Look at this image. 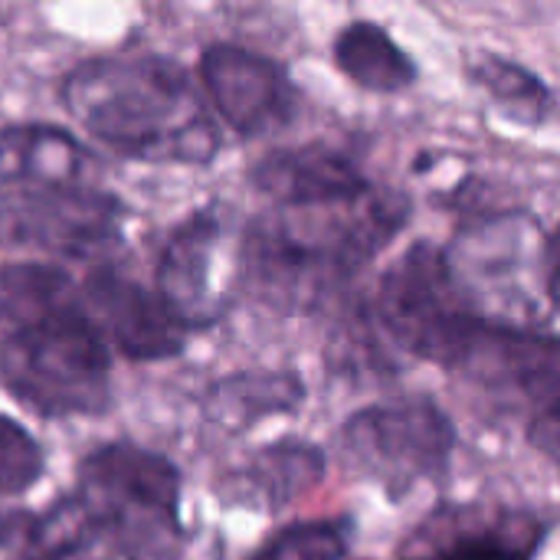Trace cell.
Segmentation results:
<instances>
[{"instance_id": "13", "label": "cell", "mask_w": 560, "mask_h": 560, "mask_svg": "<svg viewBox=\"0 0 560 560\" xmlns=\"http://www.w3.org/2000/svg\"><path fill=\"white\" fill-rule=\"evenodd\" d=\"M253 184L285 210L348 203L374 187L354 167L351 158L325 144H305L269 154L253 167Z\"/></svg>"}, {"instance_id": "1", "label": "cell", "mask_w": 560, "mask_h": 560, "mask_svg": "<svg viewBox=\"0 0 560 560\" xmlns=\"http://www.w3.org/2000/svg\"><path fill=\"white\" fill-rule=\"evenodd\" d=\"M69 115L105 148L151 164H207L220 148L190 75L164 56H105L62 82Z\"/></svg>"}, {"instance_id": "7", "label": "cell", "mask_w": 560, "mask_h": 560, "mask_svg": "<svg viewBox=\"0 0 560 560\" xmlns=\"http://www.w3.org/2000/svg\"><path fill=\"white\" fill-rule=\"evenodd\" d=\"M79 495L98 512L105 528L128 515H144L174 532L180 512V472L158 453L131 443H108L85 456Z\"/></svg>"}, {"instance_id": "10", "label": "cell", "mask_w": 560, "mask_h": 560, "mask_svg": "<svg viewBox=\"0 0 560 560\" xmlns=\"http://www.w3.org/2000/svg\"><path fill=\"white\" fill-rule=\"evenodd\" d=\"M456 371H466L476 384L489 390L528 404H560L558 335H541L525 325L486 322Z\"/></svg>"}, {"instance_id": "15", "label": "cell", "mask_w": 560, "mask_h": 560, "mask_svg": "<svg viewBox=\"0 0 560 560\" xmlns=\"http://www.w3.org/2000/svg\"><path fill=\"white\" fill-rule=\"evenodd\" d=\"M325 476V459L308 443H276L256 453L230 476V495L240 505L279 512L302 499Z\"/></svg>"}, {"instance_id": "16", "label": "cell", "mask_w": 560, "mask_h": 560, "mask_svg": "<svg viewBox=\"0 0 560 560\" xmlns=\"http://www.w3.org/2000/svg\"><path fill=\"white\" fill-rule=\"evenodd\" d=\"M338 69L368 92H404L417 79V66L410 56L387 36L384 26L354 20L335 39Z\"/></svg>"}, {"instance_id": "22", "label": "cell", "mask_w": 560, "mask_h": 560, "mask_svg": "<svg viewBox=\"0 0 560 560\" xmlns=\"http://www.w3.org/2000/svg\"><path fill=\"white\" fill-rule=\"evenodd\" d=\"M43 476L39 443L13 420L0 417V499L26 492Z\"/></svg>"}, {"instance_id": "20", "label": "cell", "mask_w": 560, "mask_h": 560, "mask_svg": "<svg viewBox=\"0 0 560 560\" xmlns=\"http://www.w3.org/2000/svg\"><path fill=\"white\" fill-rule=\"evenodd\" d=\"M102 528L105 522L98 518V512L75 492L62 499L59 505H52L30 528V548L43 560L69 558V555H79L89 541H95Z\"/></svg>"}, {"instance_id": "17", "label": "cell", "mask_w": 560, "mask_h": 560, "mask_svg": "<svg viewBox=\"0 0 560 560\" xmlns=\"http://www.w3.org/2000/svg\"><path fill=\"white\" fill-rule=\"evenodd\" d=\"M69 305H75V285L66 269L49 262H10L0 269V325L7 331Z\"/></svg>"}, {"instance_id": "21", "label": "cell", "mask_w": 560, "mask_h": 560, "mask_svg": "<svg viewBox=\"0 0 560 560\" xmlns=\"http://www.w3.org/2000/svg\"><path fill=\"white\" fill-rule=\"evenodd\" d=\"M535 525H489L479 532H466L453 541V548L440 560H532L535 558Z\"/></svg>"}, {"instance_id": "14", "label": "cell", "mask_w": 560, "mask_h": 560, "mask_svg": "<svg viewBox=\"0 0 560 560\" xmlns=\"http://www.w3.org/2000/svg\"><path fill=\"white\" fill-rule=\"evenodd\" d=\"M89 167V151L62 128L13 125L0 131V187H75Z\"/></svg>"}, {"instance_id": "9", "label": "cell", "mask_w": 560, "mask_h": 560, "mask_svg": "<svg viewBox=\"0 0 560 560\" xmlns=\"http://www.w3.org/2000/svg\"><path fill=\"white\" fill-rule=\"evenodd\" d=\"M200 79L223 121L243 138L279 131L295 118L299 95L285 69L253 49L210 46L200 59Z\"/></svg>"}, {"instance_id": "24", "label": "cell", "mask_w": 560, "mask_h": 560, "mask_svg": "<svg viewBox=\"0 0 560 560\" xmlns=\"http://www.w3.org/2000/svg\"><path fill=\"white\" fill-rule=\"evenodd\" d=\"M528 440H532V446L560 472V404L545 407L535 417V423L528 430Z\"/></svg>"}, {"instance_id": "19", "label": "cell", "mask_w": 560, "mask_h": 560, "mask_svg": "<svg viewBox=\"0 0 560 560\" xmlns=\"http://www.w3.org/2000/svg\"><path fill=\"white\" fill-rule=\"evenodd\" d=\"M469 75L479 89H486L515 121L522 125H538L545 121L548 108H551V92L548 85L528 72L525 66L512 62V59H502V56H492V52H482L472 66H469Z\"/></svg>"}, {"instance_id": "18", "label": "cell", "mask_w": 560, "mask_h": 560, "mask_svg": "<svg viewBox=\"0 0 560 560\" xmlns=\"http://www.w3.org/2000/svg\"><path fill=\"white\" fill-rule=\"evenodd\" d=\"M302 400V384L292 374H236L220 381L207 397V417L240 433L266 413L292 410Z\"/></svg>"}, {"instance_id": "25", "label": "cell", "mask_w": 560, "mask_h": 560, "mask_svg": "<svg viewBox=\"0 0 560 560\" xmlns=\"http://www.w3.org/2000/svg\"><path fill=\"white\" fill-rule=\"evenodd\" d=\"M545 295L551 302V308L560 312V230L558 236L548 246V266H545Z\"/></svg>"}, {"instance_id": "23", "label": "cell", "mask_w": 560, "mask_h": 560, "mask_svg": "<svg viewBox=\"0 0 560 560\" xmlns=\"http://www.w3.org/2000/svg\"><path fill=\"white\" fill-rule=\"evenodd\" d=\"M345 532L328 522L292 525L279 532L256 560H341L345 558Z\"/></svg>"}, {"instance_id": "11", "label": "cell", "mask_w": 560, "mask_h": 560, "mask_svg": "<svg viewBox=\"0 0 560 560\" xmlns=\"http://www.w3.org/2000/svg\"><path fill=\"white\" fill-rule=\"evenodd\" d=\"M89 318L125 358L131 361H164L184 351L187 328L158 295V289H141L121 272L102 266L85 279Z\"/></svg>"}, {"instance_id": "12", "label": "cell", "mask_w": 560, "mask_h": 560, "mask_svg": "<svg viewBox=\"0 0 560 560\" xmlns=\"http://www.w3.org/2000/svg\"><path fill=\"white\" fill-rule=\"evenodd\" d=\"M0 210V220L13 240L39 243L59 253L102 249L118 236L121 226V207L112 197L79 187L26 194Z\"/></svg>"}, {"instance_id": "6", "label": "cell", "mask_w": 560, "mask_h": 560, "mask_svg": "<svg viewBox=\"0 0 560 560\" xmlns=\"http://www.w3.org/2000/svg\"><path fill=\"white\" fill-rule=\"evenodd\" d=\"M535 236L538 226L525 217H499L476 223L450 249H443L459 292L479 318H486L489 305L502 315L528 305L535 262H541Z\"/></svg>"}, {"instance_id": "5", "label": "cell", "mask_w": 560, "mask_h": 560, "mask_svg": "<svg viewBox=\"0 0 560 560\" xmlns=\"http://www.w3.org/2000/svg\"><path fill=\"white\" fill-rule=\"evenodd\" d=\"M453 443L450 420L427 400L374 404L354 413L341 433L345 459L394 495L443 472Z\"/></svg>"}, {"instance_id": "8", "label": "cell", "mask_w": 560, "mask_h": 560, "mask_svg": "<svg viewBox=\"0 0 560 560\" xmlns=\"http://www.w3.org/2000/svg\"><path fill=\"white\" fill-rule=\"evenodd\" d=\"M230 230L217 210H200L174 230L158 262V295L184 328L217 322L230 302L226 289Z\"/></svg>"}, {"instance_id": "4", "label": "cell", "mask_w": 560, "mask_h": 560, "mask_svg": "<svg viewBox=\"0 0 560 560\" xmlns=\"http://www.w3.org/2000/svg\"><path fill=\"white\" fill-rule=\"evenodd\" d=\"M377 315L400 348L453 371L463 364L472 338L486 325L459 292L446 266V253L427 243L407 249L384 272Z\"/></svg>"}, {"instance_id": "3", "label": "cell", "mask_w": 560, "mask_h": 560, "mask_svg": "<svg viewBox=\"0 0 560 560\" xmlns=\"http://www.w3.org/2000/svg\"><path fill=\"white\" fill-rule=\"evenodd\" d=\"M0 377L43 417H92L108 407V348L79 302L7 331Z\"/></svg>"}, {"instance_id": "2", "label": "cell", "mask_w": 560, "mask_h": 560, "mask_svg": "<svg viewBox=\"0 0 560 560\" xmlns=\"http://www.w3.org/2000/svg\"><path fill=\"white\" fill-rule=\"evenodd\" d=\"M404 220L407 200L381 187L335 207H279L246 233L243 272L269 305L305 308L381 253Z\"/></svg>"}]
</instances>
